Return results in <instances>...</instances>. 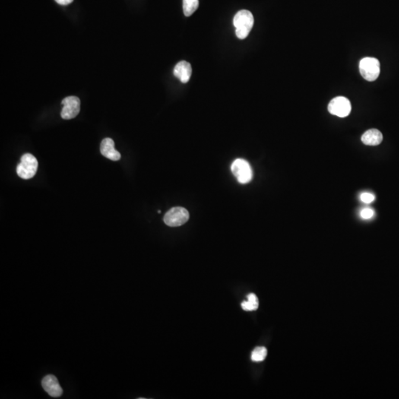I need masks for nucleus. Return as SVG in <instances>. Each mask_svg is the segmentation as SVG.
I'll return each instance as SVG.
<instances>
[{"instance_id": "9b49d317", "label": "nucleus", "mask_w": 399, "mask_h": 399, "mask_svg": "<svg viewBox=\"0 0 399 399\" xmlns=\"http://www.w3.org/2000/svg\"><path fill=\"white\" fill-rule=\"evenodd\" d=\"M383 140L382 133L376 129H371L364 133L362 141L368 146H377L381 144Z\"/></svg>"}, {"instance_id": "6e6552de", "label": "nucleus", "mask_w": 399, "mask_h": 399, "mask_svg": "<svg viewBox=\"0 0 399 399\" xmlns=\"http://www.w3.org/2000/svg\"><path fill=\"white\" fill-rule=\"evenodd\" d=\"M42 387L51 397H60L63 390L58 383V379L54 375H48L44 377L42 381Z\"/></svg>"}, {"instance_id": "1a4fd4ad", "label": "nucleus", "mask_w": 399, "mask_h": 399, "mask_svg": "<svg viewBox=\"0 0 399 399\" xmlns=\"http://www.w3.org/2000/svg\"><path fill=\"white\" fill-rule=\"evenodd\" d=\"M101 153L102 156H105L109 160H120L121 154L115 149V143L113 140L109 138H105L102 141L100 147Z\"/></svg>"}, {"instance_id": "dca6fc26", "label": "nucleus", "mask_w": 399, "mask_h": 399, "mask_svg": "<svg viewBox=\"0 0 399 399\" xmlns=\"http://www.w3.org/2000/svg\"><path fill=\"white\" fill-rule=\"evenodd\" d=\"M374 212L373 210H371V209H365V210H362V213H361V216H362V218L364 219H370L373 216Z\"/></svg>"}, {"instance_id": "4468645a", "label": "nucleus", "mask_w": 399, "mask_h": 399, "mask_svg": "<svg viewBox=\"0 0 399 399\" xmlns=\"http://www.w3.org/2000/svg\"><path fill=\"white\" fill-rule=\"evenodd\" d=\"M267 356V349L264 347H257L251 353V359L254 362H262Z\"/></svg>"}, {"instance_id": "f8f14e48", "label": "nucleus", "mask_w": 399, "mask_h": 399, "mask_svg": "<svg viewBox=\"0 0 399 399\" xmlns=\"http://www.w3.org/2000/svg\"><path fill=\"white\" fill-rule=\"evenodd\" d=\"M247 297L248 300L244 301L241 305L242 309L246 311H256L259 307L258 298L254 293H249Z\"/></svg>"}, {"instance_id": "423d86ee", "label": "nucleus", "mask_w": 399, "mask_h": 399, "mask_svg": "<svg viewBox=\"0 0 399 399\" xmlns=\"http://www.w3.org/2000/svg\"><path fill=\"white\" fill-rule=\"evenodd\" d=\"M328 111L332 115L345 118L350 113L351 104L347 98L338 96L330 101L328 105Z\"/></svg>"}, {"instance_id": "9d476101", "label": "nucleus", "mask_w": 399, "mask_h": 399, "mask_svg": "<svg viewBox=\"0 0 399 399\" xmlns=\"http://www.w3.org/2000/svg\"><path fill=\"white\" fill-rule=\"evenodd\" d=\"M191 64L186 61H181L175 65L174 68V75L179 79L182 83H187L191 78Z\"/></svg>"}, {"instance_id": "f3484780", "label": "nucleus", "mask_w": 399, "mask_h": 399, "mask_svg": "<svg viewBox=\"0 0 399 399\" xmlns=\"http://www.w3.org/2000/svg\"><path fill=\"white\" fill-rule=\"evenodd\" d=\"M55 1L57 3L61 5H69V4L72 3V2H74V0H55Z\"/></svg>"}, {"instance_id": "7ed1b4c3", "label": "nucleus", "mask_w": 399, "mask_h": 399, "mask_svg": "<svg viewBox=\"0 0 399 399\" xmlns=\"http://www.w3.org/2000/svg\"><path fill=\"white\" fill-rule=\"evenodd\" d=\"M38 169V161L33 155H23L21 162L17 167V173L23 179H30L36 175Z\"/></svg>"}, {"instance_id": "ddd939ff", "label": "nucleus", "mask_w": 399, "mask_h": 399, "mask_svg": "<svg viewBox=\"0 0 399 399\" xmlns=\"http://www.w3.org/2000/svg\"><path fill=\"white\" fill-rule=\"evenodd\" d=\"M198 6L199 0H183V8L186 17L192 15Z\"/></svg>"}, {"instance_id": "f03ea898", "label": "nucleus", "mask_w": 399, "mask_h": 399, "mask_svg": "<svg viewBox=\"0 0 399 399\" xmlns=\"http://www.w3.org/2000/svg\"><path fill=\"white\" fill-rule=\"evenodd\" d=\"M359 72L367 81H375L379 77V61L372 57H365L362 58L359 62Z\"/></svg>"}, {"instance_id": "f257e3e1", "label": "nucleus", "mask_w": 399, "mask_h": 399, "mask_svg": "<svg viewBox=\"0 0 399 399\" xmlns=\"http://www.w3.org/2000/svg\"><path fill=\"white\" fill-rule=\"evenodd\" d=\"M254 23V17L249 11L242 10L237 13L233 20L236 36L240 39H245L252 29Z\"/></svg>"}, {"instance_id": "0eeeda50", "label": "nucleus", "mask_w": 399, "mask_h": 399, "mask_svg": "<svg viewBox=\"0 0 399 399\" xmlns=\"http://www.w3.org/2000/svg\"><path fill=\"white\" fill-rule=\"evenodd\" d=\"M61 116L63 119L70 120L76 118L80 112V100L77 96H68L63 99Z\"/></svg>"}, {"instance_id": "2eb2a0df", "label": "nucleus", "mask_w": 399, "mask_h": 399, "mask_svg": "<svg viewBox=\"0 0 399 399\" xmlns=\"http://www.w3.org/2000/svg\"><path fill=\"white\" fill-rule=\"evenodd\" d=\"M361 200L365 204H371L375 200V196L371 193H363L361 195Z\"/></svg>"}, {"instance_id": "20e7f679", "label": "nucleus", "mask_w": 399, "mask_h": 399, "mask_svg": "<svg viewBox=\"0 0 399 399\" xmlns=\"http://www.w3.org/2000/svg\"><path fill=\"white\" fill-rule=\"evenodd\" d=\"M231 169L239 184H248L252 180V169L247 160L242 159H236L232 163Z\"/></svg>"}, {"instance_id": "39448f33", "label": "nucleus", "mask_w": 399, "mask_h": 399, "mask_svg": "<svg viewBox=\"0 0 399 399\" xmlns=\"http://www.w3.org/2000/svg\"><path fill=\"white\" fill-rule=\"evenodd\" d=\"M189 218L188 212L183 207H174L167 212L163 221L170 227H178L186 223Z\"/></svg>"}]
</instances>
